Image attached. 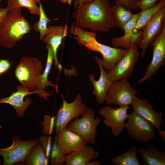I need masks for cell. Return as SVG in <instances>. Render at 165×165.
Masks as SVG:
<instances>
[{"label":"cell","mask_w":165,"mask_h":165,"mask_svg":"<svg viewBox=\"0 0 165 165\" xmlns=\"http://www.w3.org/2000/svg\"><path fill=\"white\" fill-rule=\"evenodd\" d=\"M75 24L92 31L108 32L115 26L108 0H94L75 8Z\"/></svg>","instance_id":"cell-1"},{"label":"cell","mask_w":165,"mask_h":165,"mask_svg":"<svg viewBox=\"0 0 165 165\" xmlns=\"http://www.w3.org/2000/svg\"><path fill=\"white\" fill-rule=\"evenodd\" d=\"M31 29L29 23L22 15L21 9L8 11L0 23V46L13 48Z\"/></svg>","instance_id":"cell-2"},{"label":"cell","mask_w":165,"mask_h":165,"mask_svg":"<svg viewBox=\"0 0 165 165\" xmlns=\"http://www.w3.org/2000/svg\"><path fill=\"white\" fill-rule=\"evenodd\" d=\"M95 32L82 31L76 38L78 43L88 49L98 52L102 56L101 63L103 68L109 71L121 59L127 49L111 47L98 42Z\"/></svg>","instance_id":"cell-3"},{"label":"cell","mask_w":165,"mask_h":165,"mask_svg":"<svg viewBox=\"0 0 165 165\" xmlns=\"http://www.w3.org/2000/svg\"><path fill=\"white\" fill-rule=\"evenodd\" d=\"M41 61L35 57H23L14 71L15 76L21 84L30 91H36L43 70Z\"/></svg>","instance_id":"cell-4"},{"label":"cell","mask_w":165,"mask_h":165,"mask_svg":"<svg viewBox=\"0 0 165 165\" xmlns=\"http://www.w3.org/2000/svg\"><path fill=\"white\" fill-rule=\"evenodd\" d=\"M95 112L91 108H87L80 118H76L67 126V128L85 140L87 143L94 145L96 141L97 128L101 119L95 116Z\"/></svg>","instance_id":"cell-5"},{"label":"cell","mask_w":165,"mask_h":165,"mask_svg":"<svg viewBox=\"0 0 165 165\" xmlns=\"http://www.w3.org/2000/svg\"><path fill=\"white\" fill-rule=\"evenodd\" d=\"M62 104L55 117V127L56 134L60 133L73 119L82 116L88 108L83 102L80 93L78 94L74 100L68 102L63 95Z\"/></svg>","instance_id":"cell-6"},{"label":"cell","mask_w":165,"mask_h":165,"mask_svg":"<svg viewBox=\"0 0 165 165\" xmlns=\"http://www.w3.org/2000/svg\"><path fill=\"white\" fill-rule=\"evenodd\" d=\"M125 128L127 134L141 143H148L155 137L154 128L148 121L133 111L128 114Z\"/></svg>","instance_id":"cell-7"},{"label":"cell","mask_w":165,"mask_h":165,"mask_svg":"<svg viewBox=\"0 0 165 165\" xmlns=\"http://www.w3.org/2000/svg\"><path fill=\"white\" fill-rule=\"evenodd\" d=\"M138 92L132 87L127 79L113 82L107 96V104L114 105L119 107L131 105Z\"/></svg>","instance_id":"cell-8"},{"label":"cell","mask_w":165,"mask_h":165,"mask_svg":"<svg viewBox=\"0 0 165 165\" xmlns=\"http://www.w3.org/2000/svg\"><path fill=\"white\" fill-rule=\"evenodd\" d=\"M12 140V144L10 146L0 148V155L3 158L4 165L24 163L30 151L38 142V139L23 141L18 136L13 137Z\"/></svg>","instance_id":"cell-9"},{"label":"cell","mask_w":165,"mask_h":165,"mask_svg":"<svg viewBox=\"0 0 165 165\" xmlns=\"http://www.w3.org/2000/svg\"><path fill=\"white\" fill-rule=\"evenodd\" d=\"M151 45L153 46L152 58L147 67L144 76L138 81L139 83L146 80H151V77L155 75L159 68L165 64V22Z\"/></svg>","instance_id":"cell-10"},{"label":"cell","mask_w":165,"mask_h":165,"mask_svg":"<svg viewBox=\"0 0 165 165\" xmlns=\"http://www.w3.org/2000/svg\"><path fill=\"white\" fill-rule=\"evenodd\" d=\"M130 108L129 106L114 108L107 105L99 111V114L104 118V124L111 129L112 134L116 137L119 136L125 128Z\"/></svg>","instance_id":"cell-11"},{"label":"cell","mask_w":165,"mask_h":165,"mask_svg":"<svg viewBox=\"0 0 165 165\" xmlns=\"http://www.w3.org/2000/svg\"><path fill=\"white\" fill-rule=\"evenodd\" d=\"M139 57L138 46L130 47L125 54L111 69L108 75L112 81L127 79L133 73L134 66Z\"/></svg>","instance_id":"cell-12"},{"label":"cell","mask_w":165,"mask_h":165,"mask_svg":"<svg viewBox=\"0 0 165 165\" xmlns=\"http://www.w3.org/2000/svg\"><path fill=\"white\" fill-rule=\"evenodd\" d=\"M133 111L149 122L156 129L158 133L163 141H165V131L161 130L160 128L163 122L162 112L155 111L147 99H141L136 96L131 105Z\"/></svg>","instance_id":"cell-13"},{"label":"cell","mask_w":165,"mask_h":165,"mask_svg":"<svg viewBox=\"0 0 165 165\" xmlns=\"http://www.w3.org/2000/svg\"><path fill=\"white\" fill-rule=\"evenodd\" d=\"M165 6L163 7L144 26L142 29L141 41L139 46L143 57L148 46L151 45L160 32L165 22Z\"/></svg>","instance_id":"cell-14"},{"label":"cell","mask_w":165,"mask_h":165,"mask_svg":"<svg viewBox=\"0 0 165 165\" xmlns=\"http://www.w3.org/2000/svg\"><path fill=\"white\" fill-rule=\"evenodd\" d=\"M16 91L12 92L9 96L0 99V104H6L11 105L16 110L17 115L23 118L25 112L32 102L31 97L24 98L27 95L34 94H38L37 91H31L24 86L20 85L16 86Z\"/></svg>","instance_id":"cell-15"},{"label":"cell","mask_w":165,"mask_h":165,"mask_svg":"<svg viewBox=\"0 0 165 165\" xmlns=\"http://www.w3.org/2000/svg\"><path fill=\"white\" fill-rule=\"evenodd\" d=\"M95 59L99 68L100 76L97 80H95L94 75L93 74L89 75V78L94 87L92 94L95 97L97 103L101 105L105 102L107 96L113 82L103 67L101 59L97 56H95Z\"/></svg>","instance_id":"cell-16"},{"label":"cell","mask_w":165,"mask_h":165,"mask_svg":"<svg viewBox=\"0 0 165 165\" xmlns=\"http://www.w3.org/2000/svg\"><path fill=\"white\" fill-rule=\"evenodd\" d=\"M55 140L62 151L66 155L79 149L87 143L82 138L67 127L56 134Z\"/></svg>","instance_id":"cell-17"},{"label":"cell","mask_w":165,"mask_h":165,"mask_svg":"<svg viewBox=\"0 0 165 165\" xmlns=\"http://www.w3.org/2000/svg\"><path fill=\"white\" fill-rule=\"evenodd\" d=\"M68 30L67 25L50 26L47 33L42 40L44 43L51 47L54 54V65L60 71L61 70L62 66L58 60L57 51L63 39L67 35Z\"/></svg>","instance_id":"cell-18"},{"label":"cell","mask_w":165,"mask_h":165,"mask_svg":"<svg viewBox=\"0 0 165 165\" xmlns=\"http://www.w3.org/2000/svg\"><path fill=\"white\" fill-rule=\"evenodd\" d=\"M98 151L86 145L66 156L65 163L67 165H87L91 160L98 158Z\"/></svg>","instance_id":"cell-19"},{"label":"cell","mask_w":165,"mask_h":165,"mask_svg":"<svg viewBox=\"0 0 165 165\" xmlns=\"http://www.w3.org/2000/svg\"><path fill=\"white\" fill-rule=\"evenodd\" d=\"M46 48L47 51V59L46 66L41 76L39 85L37 90L38 93L39 97L43 98L45 100H48V97L52 94L47 92L46 89L49 86L55 88L58 92L57 86L48 79V76L53 62L54 61V54L51 47L46 44Z\"/></svg>","instance_id":"cell-20"},{"label":"cell","mask_w":165,"mask_h":165,"mask_svg":"<svg viewBox=\"0 0 165 165\" xmlns=\"http://www.w3.org/2000/svg\"><path fill=\"white\" fill-rule=\"evenodd\" d=\"M137 151L141 156L142 165H165V152L158 151L154 145H150L147 148L140 147Z\"/></svg>","instance_id":"cell-21"},{"label":"cell","mask_w":165,"mask_h":165,"mask_svg":"<svg viewBox=\"0 0 165 165\" xmlns=\"http://www.w3.org/2000/svg\"><path fill=\"white\" fill-rule=\"evenodd\" d=\"M112 14L115 26L122 30L134 14L131 10L117 3L112 7Z\"/></svg>","instance_id":"cell-22"},{"label":"cell","mask_w":165,"mask_h":165,"mask_svg":"<svg viewBox=\"0 0 165 165\" xmlns=\"http://www.w3.org/2000/svg\"><path fill=\"white\" fill-rule=\"evenodd\" d=\"M165 6V0L159 2L154 6L141 10L138 17L135 27L133 30V33L141 30L144 26L163 7Z\"/></svg>","instance_id":"cell-23"},{"label":"cell","mask_w":165,"mask_h":165,"mask_svg":"<svg viewBox=\"0 0 165 165\" xmlns=\"http://www.w3.org/2000/svg\"><path fill=\"white\" fill-rule=\"evenodd\" d=\"M24 162L27 165H47L49 161L42 146L37 144L30 151Z\"/></svg>","instance_id":"cell-24"},{"label":"cell","mask_w":165,"mask_h":165,"mask_svg":"<svg viewBox=\"0 0 165 165\" xmlns=\"http://www.w3.org/2000/svg\"><path fill=\"white\" fill-rule=\"evenodd\" d=\"M137 152L136 147L133 146L124 153L112 158L111 162L117 165H140Z\"/></svg>","instance_id":"cell-25"},{"label":"cell","mask_w":165,"mask_h":165,"mask_svg":"<svg viewBox=\"0 0 165 165\" xmlns=\"http://www.w3.org/2000/svg\"><path fill=\"white\" fill-rule=\"evenodd\" d=\"M22 7L27 9L31 14L39 15V7L34 0H8L6 8L8 11L16 10Z\"/></svg>","instance_id":"cell-26"},{"label":"cell","mask_w":165,"mask_h":165,"mask_svg":"<svg viewBox=\"0 0 165 165\" xmlns=\"http://www.w3.org/2000/svg\"><path fill=\"white\" fill-rule=\"evenodd\" d=\"M39 7L40 10L39 19L38 21L34 24L33 28L35 31L39 32V40H42L48 31V27H47V24L48 22L53 20H57L58 19L57 18L52 19H49L44 12L41 2H39Z\"/></svg>","instance_id":"cell-27"},{"label":"cell","mask_w":165,"mask_h":165,"mask_svg":"<svg viewBox=\"0 0 165 165\" xmlns=\"http://www.w3.org/2000/svg\"><path fill=\"white\" fill-rule=\"evenodd\" d=\"M66 155L62 151L57 142L55 140L52 146L50 155L52 164L64 165Z\"/></svg>","instance_id":"cell-28"},{"label":"cell","mask_w":165,"mask_h":165,"mask_svg":"<svg viewBox=\"0 0 165 165\" xmlns=\"http://www.w3.org/2000/svg\"><path fill=\"white\" fill-rule=\"evenodd\" d=\"M133 31L120 37L112 38L111 42L114 47L128 49L130 47L129 42Z\"/></svg>","instance_id":"cell-29"},{"label":"cell","mask_w":165,"mask_h":165,"mask_svg":"<svg viewBox=\"0 0 165 165\" xmlns=\"http://www.w3.org/2000/svg\"><path fill=\"white\" fill-rule=\"evenodd\" d=\"M44 118V121L42 123L43 126V133L45 135H50L53 132L55 124V117L54 116L51 117L49 115H46Z\"/></svg>","instance_id":"cell-30"},{"label":"cell","mask_w":165,"mask_h":165,"mask_svg":"<svg viewBox=\"0 0 165 165\" xmlns=\"http://www.w3.org/2000/svg\"><path fill=\"white\" fill-rule=\"evenodd\" d=\"M38 142L42 144V147L46 156L49 159L50 156L52 148V137L46 135L40 137Z\"/></svg>","instance_id":"cell-31"},{"label":"cell","mask_w":165,"mask_h":165,"mask_svg":"<svg viewBox=\"0 0 165 165\" xmlns=\"http://www.w3.org/2000/svg\"><path fill=\"white\" fill-rule=\"evenodd\" d=\"M140 12L134 14L133 17L125 24L122 30L124 34H127L133 31L136 25Z\"/></svg>","instance_id":"cell-32"},{"label":"cell","mask_w":165,"mask_h":165,"mask_svg":"<svg viewBox=\"0 0 165 165\" xmlns=\"http://www.w3.org/2000/svg\"><path fill=\"white\" fill-rule=\"evenodd\" d=\"M164 0H138L136 5L140 9L144 10L154 6L158 1Z\"/></svg>","instance_id":"cell-33"},{"label":"cell","mask_w":165,"mask_h":165,"mask_svg":"<svg viewBox=\"0 0 165 165\" xmlns=\"http://www.w3.org/2000/svg\"><path fill=\"white\" fill-rule=\"evenodd\" d=\"M142 30H139L136 33H133L130 38L129 45L130 47L139 46L141 40Z\"/></svg>","instance_id":"cell-34"},{"label":"cell","mask_w":165,"mask_h":165,"mask_svg":"<svg viewBox=\"0 0 165 165\" xmlns=\"http://www.w3.org/2000/svg\"><path fill=\"white\" fill-rule=\"evenodd\" d=\"M114 0L116 2V3L119 4L129 9H140L136 5V0Z\"/></svg>","instance_id":"cell-35"},{"label":"cell","mask_w":165,"mask_h":165,"mask_svg":"<svg viewBox=\"0 0 165 165\" xmlns=\"http://www.w3.org/2000/svg\"><path fill=\"white\" fill-rule=\"evenodd\" d=\"M11 66L9 60L0 58V76L9 70Z\"/></svg>","instance_id":"cell-36"},{"label":"cell","mask_w":165,"mask_h":165,"mask_svg":"<svg viewBox=\"0 0 165 165\" xmlns=\"http://www.w3.org/2000/svg\"><path fill=\"white\" fill-rule=\"evenodd\" d=\"M94 0H75V7L77 8L81 5L87 3L92 2Z\"/></svg>","instance_id":"cell-37"},{"label":"cell","mask_w":165,"mask_h":165,"mask_svg":"<svg viewBox=\"0 0 165 165\" xmlns=\"http://www.w3.org/2000/svg\"><path fill=\"white\" fill-rule=\"evenodd\" d=\"M8 12L6 8L0 7V23L5 17Z\"/></svg>","instance_id":"cell-38"},{"label":"cell","mask_w":165,"mask_h":165,"mask_svg":"<svg viewBox=\"0 0 165 165\" xmlns=\"http://www.w3.org/2000/svg\"><path fill=\"white\" fill-rule=\"evenodd\" d=\"M101 163L98 161L91 160L87 164V165H100Z\"/></svg>","instance_id":"cell-39"},{"label":"cell","mask_w":165,"mask_h":165,"mask_svg":"<svg viewBox=\"0 0 165 165\" xmlns=\"http://www.w3.org/2000/svg\"><path fill=\"white\" fill-rule=\"evenodd\" d=\"M56 0L59 1L63 3L68 4L69 5L71 4L72 2V0Z\"/></svg>","instance_id":"cell-40"},{"label":"cell","mask_w":165,"mask_h":165,"mask_svg":"<svg viewBox=\"0 0 165 165\" xmlns=\"http://www.w3.org/2000/svg\"><path fill=\"white\" fill-rule=\"evenodd\" d=\"M36 2H39L41 0H34Z\"/></svg>","instance_id":"cell-41"},{"label":"cell","mask_w":165,"mask_h":165,"mask_svg":"<svg viewBox=\"0 0 165 165\" xmlns=\"http://www.w3.org/2000/svg\"><path fill=\"white\" fill-rule=\"evenodd\" d=\"M2 127L0 125V128H2Z\"/></svg>","instance_id":"cell-42"},{"label":"cell","mask_w":165,"mask_h":165,"mask_svg":"<svg viewBox=\"0 0 165 165\" xmlns=\"http://www.w3.org/2000/svg\"><path fill=\"white\" fill-rule=\"evenodd\" d=\"M2 0H0V3L2 1Z\"/></svg>","instance_id":"cell-43"},{"label":"cell","mask_w":165,"mask_h":165,"mask_svg":"<svg viewBox=\"0 0 165 165\" xmlns=\"http://www.w3.org/2000/svg\"><path fill=\"white\" fill-rule=\"evenodd\" d=\"M1 161L0 160V165H1Z\"/></svg>","instance_id":"cell-44"},{"label":"cell","mask_w":165,"mask_h":165,"mask_svg":"<svg viewBox=\"0 0 165 165\" xmlns=\"http://www.w3.org/2000/svg\"><path fill=\"white\" fill-rule=\"evenodd\" d=\"M137 1L138 0H136Z\"/></svg>","instance_id":"cell-45"}]
</instances>
